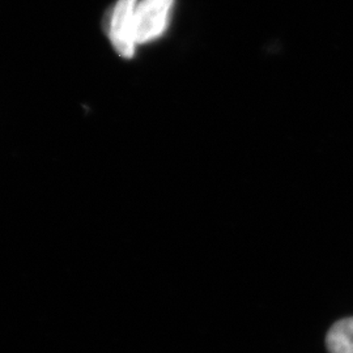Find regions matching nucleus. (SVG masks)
Returning a JSON list of instances; mask_svg holds the SVG:
<instances>
[{
  "mask_svg": "<svg viewBox=\"0 0 353 353\" xmlns=\"http://www.w3.org/2000/svg\"><path fill=\"white\" fill-rule=\"evenodd\" d=\"M174 0H140L135 8V34L138 45L148 43L166 32Z\"/></svg>",
  "mask_w": 353,
  "mask_h": 353,
  "instance_id": "obj_1",
  "label": "nucleus"
},
{
  "mask_svg": "<svg viewBox=\"0 0 353 353\" xmlns=\"http://www.w3.org/2000/svg\"><path fill=\"white\" fill-rule=\"evenodd\" d=\"M138 1L139 0H118L109 24V37L114 49L126 59L134 57L138 45L135 34V8Z\"/></svg>",
  "mask_w": 353,
  "mask_h": 353,
  "instance_id": "obj_2",
  "label": "nucleus"
},
{
  "mask_svg": "<svg viewBox=\"0 0 353 353\" xmlns=\"http://www.w3.org/2000/svg\"><path fill=\"white\" fill-rule=\"evenodd\" d=\"M326 347L330 353H353V316L341 319L331 326Z\"/></svg>",
  "mask_w": 353,
  "mask_h": 353,
  "instance_id": "obj_3",
  "label": "nucleus"
}]
</instances>
